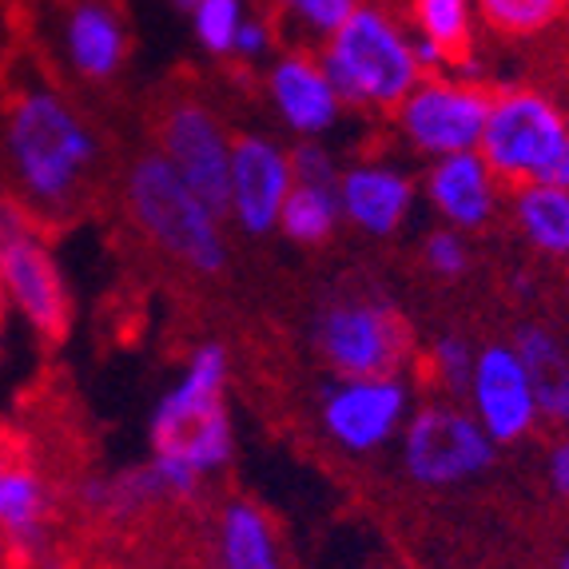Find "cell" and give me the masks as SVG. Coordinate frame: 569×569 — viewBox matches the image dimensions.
<instances>
[{
  "instance_id": "obj_31",
  "label": "cell",
  "mask_w": 569,
  "mask_h": 569,
  "mask_svg": "<svg viewBox=\"0 0 569 569\" xmlns=\"http://www.w3.org/2000/svg\"><path fill=\"white\" fill-rule=\"evenodd\" d=\"M291 163H295V180H339V156L327 148V140H295L291 143Z\"/></svg>"
},
{
  "instance_id": "obj_28",
  "label": "cell",
  "mask_w": 569,
  "mask_h": 569,
  "mask_svg": "<svg viewBox=\"0 0 569 569\" xmlns=\"http://www.w3.org/2000/svg\"><path fill=\"white\" fill-rule=\"evenodd\" d=\"M510 342H513V351L522 355L526 367H530L533 387H546V382H558L569 375V351L553 327L522 323V327H513Z\"/></svg>"
},
{
  "instance_id": "obj_9",
  "label": "cell",
  "mask_w": 569,
  "mask_h": 569,
  "mask_svg": "<svg viewBox=\"0 0 569 569\" xmlns=\"http://www.w3.org/2000/svg\"><path fill=\"white\" fill-rule=\"evenodd\" d=\"M0 291L44 342H60L72 323V295L48 239L20 203L0 200Z\"/></svg>"
},
{
  "instance_id": "obj_11",
  "label": "cell",
  "mask_w": 569,
  "mask_h": 569,
  "mask_svg": "<svg viewBox=\"0 0 569 569\" xmlns=\"http://www.w3.org/2000/svg\"><path fill=\"white\" fill-rule=\"evenodd\" d=\"M231 143L236 136L203 96H176L156 116V148L223 219H228Z\"/></svg>"
},
{
  "instance_id": "obj_24",
  "label": "cell",
  "mask_w": 569,
  "mask_h": 569,
  "mask_svg": "<svg viewBox=\"0 0 569 569\" xmlns=\"http://www.w3.org/2000/svg\"><path fill=\"white\" fill-rule=\"evenodd\" d=\"M478 29L498 40H538L569 17V0H475Z\"/></svg>"
},
{
  "instance_id": "obj_18",
  "label": "cell",
  "mask_w": 569,
  "mask_h": 569,
  "mask_svg": "<svg viewBox=\"0 0 569 569\" xmlns=\"http://www.w3.org/2000/svg\"><path fill=\"white\" fill-rule=\"evenodd\" d=\"M72 502L96 522H132V518H140V513L156 510L163 502H180V493H176L171 478L163 475V466L148 455L143 462L80 478L72 486Z\"/></svg>"
},
{
  "instance_id": "obj_8",
  "label": "cell",
  "mask_w": 569,
  "mask_h": 569,
  "mask_svg": "<svg viewBox=\"0 0 569 569\" xmlns=\"http://www.w3.org/2000/svg\"><path fill=\"white\" fill-rule=\"evenodd\" d=\"M566 140L569 112L550 92L530 84L490 88V112H486L478 152L502 183L518 188V183L546 180Z\"/></svg>"
},
{
  "instance_id": "obj_25",
  "label": "cell",
  "mask_w": 569,
  "mask_h": 569,
  "mask_svg": "<svg viewBox=\"0 0 569 569\" xmlns=\"http://www.w3.org/2000/svg\"><path fill=\"white\" fill-rule=\"evenodd\" d=\"M251 12H256L251 0H200L196 12L188 17L191 44L211 60H231L239 29L247 24Z\"/></svg>"
},
{
  "instance_id": "obj_4",
  "label": "cell",
  "mask_w": 569,
  "mask_h": 569,
  "mask_svg": "<svg viewBox=\"0 0 569 569\" xmlns=\"http://www.w3.org/2000/svg\"><path fill=\"white\" fill-rule=\"evenodd\" d=\"M307 342L327 375H402L415 362V327L387 287L342 279L307 319Z\"/></svg>"
},
{
  "instance_id": "obj_27",
  "label": "cell",
  "mask_w": 569,
  "mask_h": 569,
  "mask_svg": "<svg viewBox=\"0 0 569 569\" xmlns=\"http://www.w3.org/2000/svg\"><path fill=\"white\" fill-rule=\"evenodd\" d=\"M359 4L362 0H271V17L291 32H299L303 40L323 44L327 37H335L347 24V17Z\"/></svg>"
},
{
  "instance_id": "obj_26",
  "label": "cell",
  "mask_w": 569,
  "mask_h": 569,
  "mask_svg": "<svg viewBox=\"0 0 569 569\" xmlns=\"http://www.w3.org/2000/svg\"><path fill=\"white\" fill-rule=\"evenodd\" d=\"M422 359H427L430 387H435L442 399H462L466 387H470V375H475L478 347H475V339L462 331H438Z\"/></svg>"
},
{
  "instance_id": "obj_1",
  "label": "cell",
  "mask_w": 569,
  "mask_h": 569,
  "mask_svg": "<svg viewBox=\"0 0 569 569\" xmlns=\"http://www.w3.org/2000/svg\"><path fill=\"white\" fill-rule=\"evenodd\" d=\"M0 156L20 200L60 216L84 196V183L104 160V143L60 88L24 84L0 116Z\"/></svg>"
},
{
  "instance_id": "obj_30",
  "label": "cell",
  "mask_w": 569,
  "mask_h": 569,
  "mask_svg": "<svg viewBox=\"0 0 569 569\" xmlns=\"http://www.w3.org/2000/svg\"><path fill=\"white\" fill-rule=\"evenodd\" d=\"M279 52V20L271 12H251L247 24L239 29V40H236V52L231 60L236 64H247V68H267L276 60Z\"/></svg>"
},
{
  "instance_id": "obj_12",
  "label": "cell",
  "mask_w": 569,
  "mask_h": 569,
  "mask_svg": "<svg viewBox=\"0 0 569 569\" xmlns=\"http://www.w3.org/2000/svg\"><path fill=\"white\" fill-rule=\"evenodd\" d=\"M462 402L478 418V427L498 442V450L522 447L541 427L538 387L510 339H493L478 347L475 375H470Z\"/></svg>"
},
{
  "instance_id": "obj_17",
  "label": "cell",
  "mask_w": 569,
  "mask_h": 569,
  "mask_svg": "<svg viewBox=\"0 0 569 569\" xmlns=\"http://www.w3.org/2000/svg\"><path fill=\"white\" fill-rule=\"evenodd\" d=\"M57 40L68 72L92 88L120 80L132 60V32L112 0H68Z\"/></svg>"
},
{
  "instance_id": "obj_23",
  "label": "cell",
  "mask_w": 569,
  "mask_h": 569,
  "mask_svg": "<svg viewBox=\"0 0 569 569\" xmlns=\"http://www.w3.org/2000/svg\"><path fill=\"white\" fill-rule=\"evenodd\" d=\"M342 228H347V219H342L339 180H295L291 196L283 203V219H279L283 239H291L299 247H323Z\"/></svg>"
},
{
  "instance_id": "obj_13",
  "label": "cell",
  "mask_w": 569,
  "mask_h": 569,
  "mask_svg": "<svg viewBox=\"0 0 569 569\" xmlns=\"http://www.w3.org/2000/svg\"><path fill=\"white\" fill-rule=\"evenodd\" d=\"M295 188L291 148L271 132H236L228 171V223L247 239L279 231L283 203Z\"/></svg>"
},
{
  "instance_id": "obj_29",
  "label": "cell",
  "mask_w": 569,
  "mask_h": 569,
  "mask_svg": "<svg viewBox=\"0 0 569 569\" xmlns=\"http://www.w3.org/2000/svg\"><path fill=\"white\" fill-rule=\"evenodd\" d=\"M418 263H422V271H427L435 283H458V279H466L470 276V267H475L470 236H466V231L447 228V223H438L435 231L422 236Z\"/></svg>"
},
{
  "instance_id": "obj_6",
  "label": "cell",
  "mask_w": 569,
  "mask_h": 569,
  "mask_svg": "<svg viewBox=\"0 0 569 569\" xmlns=\"http://www.w3.org/2000/svg\"><path fill=\"white\" fill-rule=\"evenodd\" d=\"M498 462V442L478 427L462 399L418 402L399 438V470L410 486L430 493L462 490Z\"/></svg>"
},
{
  "instance_id": "obj_20",
  "label": "cell",
  "mask_w": 569,
  "mask_h": 569,
  "mask_svg": "<svg viewBox=\"0 0 569 569\" xmlns=\"http://www.w3.org/2000/svg\"><path fill=\"white\" fill-rule=\"evenodd\" d=\"M216 569H287L276 522L251 498H228L211 526Z\"/></svg>"
},
{
  "instance_id": "obj_2",
  "label": "cell",
  "mask_w": 569,
  "mask_h": 569,
  "mask_svg": "<svg viewBox=\"0 0 569 569\" xmlns=\"http://www.w3.org/2000/svg\"><path fill=\"white\" fill-rule=\"evenodd\" d=\"M231 351L223 339L196 342L176 379L148 410V447L208 486L236 462V418L228 407Z\"/></svg>"
},
{
  "instance_id": "obj_21",
  "label": "cell",
  "mask_w": 569,
  "mask_h": 569,
  "mask_svg": "<svg viewBox=\"0 0 569 569\" xmlns=\"http://www.w3.org/2000/svg\"><path fill=\"white\" fill-rule=\"evenodd\" d=\"M510 223L533 256L569 263V188L553 180H530L510 188Z\"/></svg>"
},
{
  "instance_id": "obj_35",
  "label": "cell",
  "mask_w": 569,
  "mask_h": 569,
  "mask_svg": "<svg viewBox=\"0 0 569 569\" xmlns=\"http://www.w3.org/2000/svg\"><path fill=\"white\" fill-rule=\"evenodd\" d=\"M558 569H569V550L558 553Z\"/></svg>"
},
{
  "instance_id": "obj_22",
  "label": "cell",
  "mask_w": 569,
  "mask_h": 569,
  "mask_svg": "<svg viewBox=\"0 0 569 569\" xmlns=\"http://www.w3.org/2000/svg\"><path fill=\"white\" fill-rule=\"evenodd\" d=\"M410 32L435 40L450 60L458 77L482 80L475 52L478 12L475 0H410Z\"/></svg>"
},
{
  "instance_id": "obj_16",
  "label": "cell",
  "mask_w": 569,
  "mask_h": 569,
  "mask_svg": "<svg viewBox=\"0 0 569 569\" xmlns=\"http://www.w3.org/2000/svg\"><path fill=\"white\" fill-rule=\"evenodd\" d=\"M422 200L435 211L438 223H447L455 231H486L502 211L506 183L498 180V171L486 163L482 152H458L430 160L422 171Z\"/></svg>"
},
{
  "instance_id": "obj_33",
  "label": "cell",
  "mask_w": 569,
  "mask_h": 569,
  "mask_svg": "<svg viewBox=\"0 0 569 569\" xmlns=\"http://www.w3.org/2000/svg\"><path fill=\"white\" fill-rule=\"evenodd\" d=\"M546 180H553V183H561V188H569V140H566V148L558 152V160H553V168H550V176Z\"/></svg>"
},
{
  "instance_id": "obj_10",
  "label": "cell",
  "mask_w": 569,
  "mask_h": 569,
  "mask_svg": "<svg viewBox=\"0 0 569 569\" xmlns=\"http://www.w3.org/2000/svg\"><path fill=\"white\" fill-rule=\"evenodd\" d=\"M490 112V88L482 80L458 77V72H435L422 77L407 92L390 120L395 136L418 160H442V156L478 152Z\"/></svg>"
},
{
  "instance_id": "obj_32",
  "label": "cell",
  "mask_w": 569,
  "mask_h": 569,
  "mask_svg": "<svg viewBox=\"0 0 569 569\" xmlns=\"http://www.w3.org/2000/svg\"><path fill=\"white\" fill-rule=\"evenodd\" d=\"M546 482L558 498H569V435L553 438V447L546 450Z\"/></svg>"
},
{
  "instance_id": "obj_3",
  "label": "cell",
  "mask_w": 569,
  "mask_h": 569,
  "mask_svg": "<svg viewBox=\"0 0 569 569\" xmlns=\"http://www.w3.org/2000/svg\"><path fill=\"white\" fill-rule=\"evenodd\" d=\"M123 211L148 243L200 279L228 271V219L171 168L160 148H143L123 168Z\"/></svg>"
},
{
  "instance_id": "obj_15",
  "label": "cell",
  "mask_w": 569,
  "mask_h": 569,
  "mask_svg": "<svg viewBox=\"0 0 569 569\" xmlns=\"http://www.w3.org/2000/svg\"><path fill=\"white\" fill-rule=\"evenodd\" d=\"M339 200L347 228L362 239H395L422 200L415 171L387 156H367L339 171Z\"/></svg>"
},
{
  "instance_id": "obj_19",
  "label": "cell",
  "mask_w": 569,
  "mask_h": 569,
  "mask_svg": "<svg viewBox=\"0 0 569 569\" xmlns=\"http://www.w3.org/2000/svg\"><path fill=\"white\" fill-rule=\"evenodd\" d=\"M52 522H57V493L32 462L0 458V533L29 553L32 561L44 558L52 546Z\"/></svg>"
},
{
  "instance_id": "obj_34",
  "label": "cell",
  "mask_w": 569,
  "mask_h": 569,
  "mask_svg": "<svg viewBox=\"0 0 569 569\" xmlns=\"http://www.w3.org/2000/svg\"><path fill=\"white\" fill-rule=\"evenodd\" d=\"M168 4H171V12H176V17L188 20L191 12H196V4H200V0H168Z\"/></svg>"
},
{
  "instance_id": "obj_7",
  "label": "cell",
  "mask_w": 569,
  "mask_h": 569,
  "mask_svg": "<svg viewBox=\"0 0 569 569\" xmlns=\"http://www.w3.org/2000/svg\"><path fill=\"white\" fill-rule=\"evenodd\" d=\"M418 407V387L402 375H331L315 395L319 435L347 458H375L399 447Z\"/></svg>"
},
{
  "instance_id": "obj_14",
  "label": "cell",
  "mask_w": 569,
  "mask_h": 569,
  "mask_svg": "<svg viewBox=\"0 0 569 569\" xmlns=\"http://www.w3.org/2000/svg\"><path fill=\"white\" fill-rule=\"evenodd\" d=\"M263 96L276 123L295 140H327L347 116L319 52L303 44L279 48L276 60L263 68Z\"/></svg>"
},
{
  "instance_id": "obj_5",
  "label": "cell",
  "mask_w": 569,
  "mask_h": 569,
  "mask_svg": "<svg viewBox=\"0 0 569 569\" xmlns=\"http://www.w3.org/2000/svg\"><path fill=\"white\" fill-rule=\"evenodd\" d=\"M315 52L323 60L331 84L339 88L347 112L390 116L422 80L415 32L390 9L367 4V0Z\"/></svg>"
}]
</instances>
